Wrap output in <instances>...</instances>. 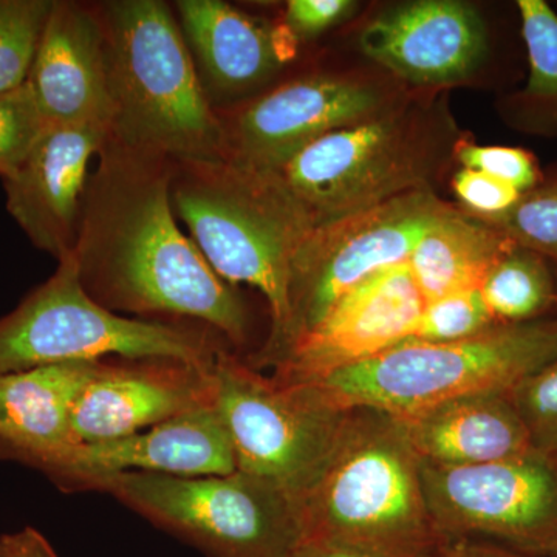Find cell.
<instances>
[{
	"instance_id": "15",
	"label": "cell",
	"mask_w": 557,
	"mask_h": 557,
	"mask_svg": "<svg viewBox=\"0 0 557 557\" xmlns=\"http://www.w3.org/2000/svg\"><path fill=\"white\" fill-rule=\"evenodd\" d=\"M212 369L172 359L101 361L73 406V437L78 443L126 437L212 405Z\"/></svg>"
},
{
	"instance_id": "23",
	"label": "cell",
	"mask_w": 557,
	"mask_h": 557,
	"mask_svg": "<svg viewBox=\"0 0 557 557\" xmlns=\"http://www.w3.org/2000/svg\"><path fill=\"white\" fill-rule=\"evenodd\" d=\"M480 289L500 324L537 321L557 307V282L548 260L518 245L498 260Z\"/></svg>"
},
{
	"instance_id": "20",
	"label": "cell",
	"mask_w": 557,
	"mask_h": 557,
	"mask_svg": "<svg viewBox=\"0 0 557 557\" xmlns=\"http://www.w3.org/2000/svg\"><path fill=\"white\" fill-rule=\"evenodd\" d=\"M401 420L424 463L467 467L533 450L509 392L450 399Z\"/></svg>"
},
{
	"instance_id": "11",
	"label": "cell",
	"mask_w": 557,
	"mask_h": 557,
	"mask_svg": "<svg viewBox=\"0 0 557 557\" xmlns=\"http://www.w3.org/2000/svg\"><path fill=\"white\" fill-rule=\"evenodd\" d=\"M386 90L369 81L309 76L292 81L220 115L225 160L256 171H277L296 153L332 132L394 108Z\"/></svg>"
},
{
	"instance_id": "34",
	"label": "cell",
	"mask_w": 557,
	"mask_h": 557,
	"mask_svg": "<svg viewBox=\"0 0 557 557\" xmlns=\"http://www.w3.org/2000/svg\"><path fill=\"white\" fill-rule=\"evenodd\" d=\"M289 557H388L380 553L369 552L350 545L336 544V542L317 541L309 539L304 541L295 553Z\"/></svg>"
},
{
	"instance_id": "18",
	"label": "cell",
	"mask_w": 557,
	"mask_h": 557,
	"mask_svg": "<svg viewBox=\"0 0 557 557\" xmlns=\"http://www.w3.org/2000/svg\"><path fill=\"white\" fill-rule=\"evenodd\" d=\"M177 21L205 90L233 98L258 89L295 51V36L269 30L222 0H178Z\"/></svg>"
},
{
	"instance_id": "3",
	"label": "cell",
	"mask_w": 557,
	"mask_h": 557,
	"mask_svg": "<svg viewBox=\"0 0 557 557\" xmlns=\"http://www.w3.org/2000/svg\"><path fill=\"white\" fill-rule=\"evenodd\" d=\"M306 541L388 557H421L438 536L421 485V458L401 418L348 409L335 448L299 498Z\"/></svg>"
},
{
	"instance_id": "10",
	"label": "cell",
	"mask_w": 557,
	"mask_h": 557,
	"mask_svg": "<svg viewBox=\"0 0 557 557\" xmlns=\"http://www.w3.org/2000/svg\"><path fill=\"white\" fill-rule=\"evenodd\" d=\"M421 485L438 537H478L552 557L557 549V456L442 467L421 461Z\"/></svg>"
},
{
	"instance_id": "4",
	"label": "cell",
	"mask_w": 557,
	"mask_h": 557,
	"mask_svg": "<svg viewBox=\"0 0 557 557\" xmlns=\"http://www.w3.org/2000/svg\"><path fill=\"white\" fill-rule=\"evenodd\" d=\"M171 203L190 239L226 284H247L269 300L267 343L288 322L296 252L314 228L276 172L228 160L174 161Z\"/></svg>"
},
{
	"instance_id": "29",
	"label": "cell",
	"mask_w": 557,
	"mask_h": 557,
	"mask_svg": "<svg viewBox=\"0 0 557 557\" xmlns=\"http://www.w3.org/2000/svg\"><path fill=\"white\" fill-rule=\"evenodd\" d=\"M454 152L465 170L485 172L491 177L515 186L522 194L533 189L544 178L536 157L522 148L458 143Z\"/></svg>"
},
{
	"instance_id": "32",
	"label": "cell",
	"mask_w": 557,
	"mask_h": 557,
	"mask_svg": "<svg viewBox=\"0 0 557 557\" xmlns=\"http://www.w3.org/2000/svg\"><path fill=\"white\" fill-rule=\"evenodd\" d=\"M421 557H545L478 537H438Z\"/></svg>"
},
{
	"instance_id": "5",
	"label": "cell",
	"mask_w": 557,
	"mask_h": 557,
	"mask_svg": "<svg viewBox=\"0 0 557 557\" xmlns=\"http://www.w3.org/2000/svg\"><path fill=\"white\" fill-rule=\"evenodd\" d=\"M73 490L115 497L205 557H289L306 541L298 498L276 483L242 471L120 472L83 480Z\"/></svg>"
},
{
	"instance_id": "30",
	"label": "cell",
	"mask_w": 557,
	"mask_h": 557,
	"mask_svg": "<svg viewBox=\"0 0 557 557\" xmlns=\"http://www.w3.org/2000/svg\"><path fill=\"white\" fill-rule=\"evenodd\" d=\"M454 193L461 203L472 209L475 218L490 219L504 214L518 203L522 193L515 186L474 170L458 171L453 178Z\"/></svg>"
},
{
	"instance_id": "2",
	"label": "cell",
	"mask_w": 557,
	"mask_h": 557,
	"mask_svg": "<svg viewBox=\"0 0 557 557\" xmlns=\"http://www.w3.org/2000/svg\"><path fill=\"white\" fill-rule=\"evenodd\" d=\"M95 9L104 33L109 134L172 161L225 160L222 120L171 7L108 0Z\"/></svg>"
},
{
	"instance_id": "21",
	"label": "cell",
	"mask_w": 557,
	"mask_h": 557,
	"mask_svg": "<svg viewBox=\"0 0 557 557\" xmlns=\"http://www.w3.org/2000/svg\"><path fill=\"white\" fill-rule=\"evenodd\" d=\"M515 247L485 220L449 207L418 240L408 265L428 304L482 288L493 267Z\"/></svg>"
},
{
	"instance_id": "36",
	"label": "cell",
	"mask_w": 557,
	"mask_h": 557,
	"mask_svg": "<svg viewBox=\"0 0 557 557\" xmlns=\"http://www.w3.org/2000/svg\"><path fill=\"white\" fill-rule=\"evenodd\" d=\"M552 557H557V549L555 553H553Z\"/></svg>"
},
{
	"instance_id": "25",
	"label": "cell",
	"mask_w": 557,
	"mask_h": 557,
	"mask_svg": "<svg viewBox=\"0 0 557 557\" xmlns=\"http://www.w3.org/2000/svg\"><path fill=\"white\" fill-rule=\"evenodd\" d=\"M482 220L504 233L512 244L542 256L557 270V174L542 178L504 214Z\"/></svg>"
},
{
	"instance_id": "16",
	"label": "cell",
	"mask_w": 557,
	"mask_h": 557,
	"mask_svg": "<svg viewBox=\"0 0 557 557\" xmlns=\"http://www.w3.org/2000/svg\"><path fill=\"white\" fill-rule=\"evenodd\" d=\"M40 471L72 491L83 480L120 472L226 475L237 467L228 432L212 403L126 437L76 443Z\"/></svg>"
},
{
	"instance_id": "27",
	"label": "cell",
	"mask_w": 557,
	"mask_h": 557,
	"mask_svg": "<svg viewBox=\"0 0 557 557\" xmlns=\"http://www.w3.org/2000/svg\"><path fill=\"white\" fill-rule=\"evenodd\" d=\"M509 397L525 424L531 448L557 456V361L520 380Z\"/></svg>"
},
{
	"instance_id": "19",
	"label": "cell",
	"mask_w": 557,
	"mask_h": 557,
	"mask_svg": "<svg viewBox=\"0 0 557 557\" xmlns=\"http://www.w3.org/2000/svg\"><path fill=\"white\" fill-rule=\"evenodd\" d=\"M100 362H67L0 375V460L40 471L76 445L73 406Z\"/></svg>"
},
{
	"instance_id": "24",
	"label": "cell",
	"mask_w": 557,
	"mask_h": 557,
	"mask_svg": "<svg viewBox=\"0 0 557 557\" xmlns=\"http://www.w3.org/2000/svg\"><path fill=\"white\" fill-rule=\"evenodd\" d=\"M53 0H0V95L27 84Z\"/></svg>"
},
{
	"instance_id": "22",
	"label": "cell",
	"mask_w": 557,
	"mask_h": 557,
	"mask_svg": "<svg viewBox=\"0 0 557 557\" xmlns=\"http://www.w3.org/2000/svg\"><path fill=\"white\" fill-rule=\"evenodd\" d=\"M518 10L530 75L509 116L520 131L557 137V14L544 0H519Z\"/></svg>"
},
{
	"instance_id": "12",
	"label": "cell",
	"mask_w": 557,
	"mask_h": 557,
	"mask_svg": "<svg viewBox=\"0 0 557 557\" xmlns=\"http://www.w3.org/2000/svg\"><path fill=\"white\" fill-rule=\"evenodd\" d=\"M426 307L408 262L376 271L347 293L273 366L282 383H311L410 341Z\"/></svg>"
},
{
	"instance_id": "31",
	"label": "cell",
	"mask_w": 557,
	"mask_h": 557,
	"mask_svg": "<svg viewBox=\"0 0 557 557\" xmlns=\"http://www.w3.org/2000/svg\"><path fill=\"white\" fill-rule=\"evenodd\" d=\"M355 7L350 0H289L285 27L295 39L314 38L346 20Z\"/></svg>"
},
{
	"instance_id": "7",
	"label": "cell",
	"mask_w": 557,
	"mask_h": 557,
	"mask_svg": "<svg viewBox=\"0 0 557 557\" xmlns=\"http://www.w3.org/2000/svg\"><path fill=\"white\" fill-rule=\"evenodd\" d=\"M219 351L193 330L104 309L87 295L72 255L0 319V375L109 357L172 359L212 369Z\"/></svg>"
},
{
	"instance_id": "28",
	"label": "cell",
	"mask_w": 557,
	"mask_h": 557,
	"mask_svg": "<svg viewBox=\"0 0 557 557\" xmlns=\"http://www.w3.org/2000/svg\"><path fill=\"white\" fill-rule=\"evenodd\" d=\"M47 127L28 83L0 95V178L20 166Z\"/></svg>"
},
{
	"instance_id": "17",
	"label": "cell",
	"mask_w": 557,
	"mask_h": 557,
	"mask_svg": "<svg viewBox=\"0 0 557 557\" xmlns=\"http://www.w3.org/2000/svg\"><path fill=\"white\" fill-rule=\"evenodd\" d=\"M27 83L47 123L110 129L104 33L95 7L53 0Z\"/></svg>"
},
{
	"instance_id": "8",
	"label": "cell",
	"mask_w": 557,
	"mask_h": 557,
	"mask_svg": "<svg viewBox=\"0 0 557 557\" xmlns=\"http://www.w3.org/2000/svg\"><path fill=\"white\" fill-rule=\"evenodd\" d=\"M214 406L228 432L237 471L299 498L335 448L348 409L314 383H282L220 350Z\"/></svg>"
},
{
	"instance_id": "13",
	"label": "cell",
	"mask_w": 557,
	"mask_h": 557,
	"mask_svg": "<svg viewBox=\"0 0 557 557\" xmlns=\"http://www.w3.org/2000/svg\"><path fill=\"white\" fill-rule=\"evenodd\" d=\"M109 131L102 123L49 124L20 166L2 178L7 211L28 240L58 262L75 248L90 161Z\"/></svg>"
},
{
	"instance_id": "33",
	"label": "cell",
	"mask_w": 557,
	"mask_h": 557,
	"mask_svg": "<svg viewBox=\"0 0 557 557\" xmlns=\"http://www.w3.org/2000/svg\"><path fill=\"white\" fill-rule=\"evenodd\" d=\"M10 557H58L49 541L35 528H24L17 533L2 536Z\"/></svg>"
},
{
	"instance_id": "1",
	"label": "cell",
	"mask_w": 557,
	"mask_h": 557,
	"mask_svg": "<svg viewBox=\"0 0 557 557\" xmlns=\"http://www.w3.org/2000/svg\"><path fill=\"white\" fill-rule=\"evenodd\" d=\"M172 171L168 157L109 134L90 172L72 252L81 284L113 313L196 319L244 344L247 309L178 228Z\"/></svg>"
},
{
	"instance_id": "14",
	"label": "cell",
	"mask_w": 557,
	"mask_h": 557,
	"mask_svg": "<svg viewBox=\"0 0 557 557\" xmlns=\"http://www.w3.org/2000/svg\"><path fill=\"white\" fill-rule=\"evenodd\" d=\"M359 49L413 86L445 87L469 78L487 54L485 21L457 0H417L370 21Z\"/></svg>"
},
{
	"instance_id": "9",
	"label": "cell",
	"mask_w": 557,
	"mask_h": 557,
	"mask_svg": "<svg viewBox=\"0 0 557 557\" xmlns=\"http://www.w3.org/2000/svg\"><path fill=\"white\" fill-rule=\"evenodd\" d=\"M448 208L423 188L314 226L293 260L287 325L252 358V368H273L347 293L376 271L408 262L418 240Z\"/></svg>"
},
{
	"instance_id": "6",
	"label": "cell",
	"mask_w": 557,
	"mask_h": 557,
	"mask_svg": "<svg viewBox=\"0 0 557 557\" xmlns=\"http://www.w3.org/2000/svg\"><path fill=\"white\" fill-rule=\"evenodd\" d=\"M421 106H398L332 132L296 153L276 174L314 226L429 188L442 160V134Z\"/></svg>"
},
{
	"instance_id": "35",
	"label": "cell",
	"mask_w": 557,
	"mask_h": 557,
	"mask_svg": "<svg viewBox=\"0 0 557 557\" xmlns=\"http://www.w3.org/2000/svg\"><path fill=\"white\" fill-rule=\"evenodd\" d=\"M0 557H10L9 549H7L5 542H3L2 537H0Z\"/></svg>"
},
{
	"instance_id": "26",
	"label": "cell",
	"mask_w": 557,
	"mask_h": 557,
	"mask_svg": "<svg viewBox=\"0 0 557 557\" xmlns=\"http://www.w3.org/2000/svg\"><path fill=\"white\" fill-rule=\"evenodd\" d=\"M496 324L500 322L487 309L482 289H468L428 302L410 341L454 343L479 335Z\"/></svg>"
}]
</instances>
